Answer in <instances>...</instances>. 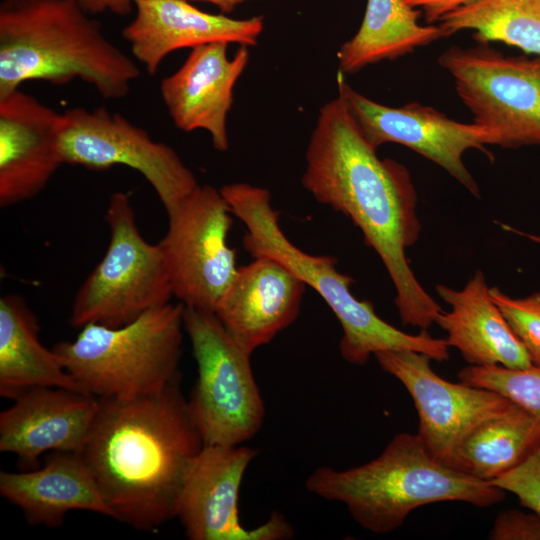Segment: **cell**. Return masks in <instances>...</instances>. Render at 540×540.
Masks as SVG:
<instances>
[{
  "mask_svg": "<svg viewBox=\"0 0 540 540\" xmlns=\"http://www.w3.org/2000/svg\"><path fill=\"white\" fill-rule=\"evenodd\" d=\"M438 63L453 78L473 122L489 130L493 145L540 146V56H507L480 43L452 46Z\"/></svg>",
  "mask_w": 540,
  "mask_h": 540,
  "instance_id": "9",
  "label": "cell"
},
{
  "mask_svg": "<svg viewBox=\"0 0 540 540\" xmlns=\"http://www.w3.org/2000/svg\"><path fill=\"white\" fill-rule=\"evenodd\" d=\"M13 401L0 413V451L26 470L39 467L45 452L78 453L100 406L92 395L58 387L33 388Z\"/></svg>",
  "mask_w": 540,
  "mask_h": 540,
  "instance_id": "16",
  "label": "cell"
},
{
  "mask_svg": "<svg viewBox=\"0 0 540 540\" xmlns=\"http://www.w3.org/2000/svg\"><path fill=\"white\" fill-rule=\"evenodd\" d=\"M338 95L323 105L306 150L303 187L348 217L383 262L403 325L427 330L441 306L424 290L406 257L421 225L408 169L381 159Z\"/></svg>",
  "mask_w": 540,
  "mask_h": 540,
  "instance_id": "1",
  "label": "cell"
},
{
  "mask_svg": "<svg viewBox=\"0 0 540 540\" xmlns=\"http://www.w3.org/2000/svg\"><path fill=\"white\" fill-rule=\"evenodd\" d=\"M135 59L110 41L75 0H2L0 96L28 81L89 84L108 100L128 95Z\"/></svg>",
  "mask_w": 540,
  "mask_h": 540,
  "instance_id": "3",
  "label": "cell"
},
{
  "mask_svg": "<svg viewBox=\"0 0 540 540\" xmlns=\"http://www.w3.org/2000/svg\"><path fill=\"white\" fill-rule=\"evenodd\" d=\"M435 289L451 308L440 312L435 323L446 331L448 346L455 347L470 365H500L512 369L533 365L492 300L482 271L478 270L462 290L441 284Z\"/></svg>",
  "mask_w": 540,
  "mask_h": 540,
  "instance_id": "21",
  "label": "cell"
},
{
  "mask_svg": "<svg viewBox=\"0 0 540 540\" xmlns=\"http://www.w3.org/2000/svg\"><path fill=\"white\" fill-rule=\"evenodd\" d=\"M253 258L238 268L214 312L250 353L296 320L306 290V284L277 260Z\"/></svg>",
  "mask_w": 540,
  "mask_h": 540,
  "instance_id": "19",
  "label": "cell"
},
{
  "mask_svg": "<svg viewBox=\"0 0 540 540\" xmlns=\"http://www.w3.org/2000/svg\"><path fill=\"white\" fill-rule=\"evenodd\" d=\"M259 450L241 445H203L191 461L176 517L190 540H284L294 536L285 517L274 512L260 526L241 524L238 501L245 472Z\"/></svg>",
  "mask_w": 540,
  "mask_h": 540,
  "instance_id": "12",
  "label": "cell"
},
{
  "mask_svg": "<svg viewBox=\"0 0 540 540\" xmlns=\"http://www.w3.org/2000/svg\"><path fill=\"white\" fill-rule=\"evenodd\" d=\"M374 356L382 370L398 379L410 394L419 418L417 435L444 464L474 428L513 405L497 392L443 379L432 369L427 354L388 350Z\"/></svg>",
  "mask_w": 540,
  "mask_h": 540,
  "instance_id": "14",
  "label": "cell"
},
{
  "mask_svg": "<svg viewBox=\"0 0 540 540\" xmlns=\"http://www.w3.org/2000/svg\"><path fill=\"white\" fill-rule=\"evenodd\" d=\"M488 482L514 494L522 506L540 515V446L519 465Z\"/></svg>",
  "mask_w": 540,
  "mask_h": 540,
  "instance_id": "28",
  "label": "cell"
},
{
  "mask_svg": "<svg viewBox=\"0 0 540 540\" xmlns=\"http://www.w3.org/2000/svg\"><path fill=\"white\" fill-rule=\"evenodd\" d=\"M439 26L447 37L474 30L478 43L503 42L540 56V0H475L445 15Z\"/></svg>",
  "mask_w": 540,
  "mask_h": 540,
  "instance_id": "25",
  "label": "cell"
},
{
  "mask_svg": "<svg viewBox=\"0 0 540 540\" xmlns=\"http://www.w3.org/2000/svg\"><path fill=\"white\" fill-rule=\"evenodd\" d=\"M99 402L78 454L114 519L155 532L176 517L187 469L204 445L181 379L155 395Z\"/></svg>",
  "mask_w": 540,
  "mask_h": 540,
  "instance_id": "2",
  "label": "cell"
},
{
  "mask_svg": "<svg viewBox=\"0 0 540 540\" xmlns=\"http://www.w3.org/2000/svg\"><path fill=\"white\" fill-rule=\"evenodd\" d=\"M134 9L122 37L132 57L150 75L178 49L217 42L255 46L264 28L262 16L234 19L204 12L187 0H136Z\"/></svg>",
  "mask_w": 540,
  "mask_h": 540,
  "instance_id": "17",
  "label": "cell"
},
{
  "mask_svg": "<svg viewBox=\"0 0 540 540\" xmlns=\"http://www.w3.org/2000/svg\"><path fill=\"white\" fill-rule=\"evenodd\" d=\"M184 333V305L170 302L119 327L86 324L74 340L52 350L85 393L133 400L181 379Z\"/></svg>",
  "mask_w": 540,
  "mask_h": 540,
  "instance_id": "6",
  "label": "cell"
},
{
  "mask_svg": "<svg viewBox=\"0 0 540 540\" xmlns=\"http://www.w3.org/2000/svg\"><path fill=\"white\" fill-rule=\"evenodd\" d=\"M525 235H526L527 237H529L530 239H532L533 241L540 243V237L532 236V235H527V234H525Z\"/></svg>",
  "mask_w": 540,
  "mask_h": 540,
  "instance_id": "33",
  "label": "cell"
},
{
  "mask_svg": "<svg viewBox=\"0 0 540 540\" xmlns=\"http://www.w3.org/2000/svg\"><path fill=\"white\" fill-rule=\"evenodd\" d=\"M540 446V418L513 403L474 428L446 465L489 481L513 469Z\"/></svg>",
  "mask_w": 540,
  "mask_h": 540,
  "instance_id": "24",
  "label": "cell"
},
{
  "mask_svg": "<svg viewBox=\"0 0 540 540\" xmlns=\"http://www.w3.org/2000/svg\"><path fill=\"white\" fill-rule=\"evenodd\" d=\"M88 14L97 15L109 12L126 16L134 9L136 0H75Z\"/></svg>",
  "mask_w": 540,
  "mask_h": 540,
  "instance_id": "31",
  "label": "cell"
},
{
  "mask_svg": "<svg viewBox=\"0 0 540 540\" xmlns=\"http://www.w3.org/2000/svg\"><path fill=\"white\" fill-rule=\"evenodd\" d=\"M220 192L246 227L244 248L253 257L277 260L327 303L342 328L339 350L345 361L364 365L372 355L388 350H413L438 362L449 359L445 339L434 338L427 330L405 333L379 317L370 301L357 299L350 290L353 278L338 271L335 258L311 255L295 246L280 227L267 189L238 182L223 185Z\"/></svg>",
  "mask_w": 540,
  "mask_h": 540,
  "instance_id": "5",
  "label": "cell"
},
{
  "mask_svg": "<svg viewBox=\"0 0 540 540\" xmlns=\"http://www.w3.org/2000/svg\"><path fill=\"white\" fill-rule=\"evenodd\" d=\"M502 511L495 519L488 538L492 540H540V515L532 510Z\"/></svg>",
  "mask_w": 540,
  "mask_h": 540,
  "instance_id": "29",
  "label": "cell"
},
{
  "mask_svg": "<svg viewBox=\"0 0 540 540\" xmlns=\"http://www.w3.org/2000/svg\"><path fill=\"white\" fill-rule=\"evenodd\" d=\"M58 149L63 164L134 169L151 185L166 212L199 186L172 147L105 107H72L60 113Z\"/></svg>",
  "mask_w": 540,
  "mask_h": 540,
  "instance_id": "10",
  "label": "cell"
},
{
  "mask_svg": "<svg viewBox=\"0 0 540 540\" xmlns=\"http://www.w3.org/2000/svg\"><path fill=\"white\" fill-rule=\"evenodd\" d=\"M60 113L14 90L0 96V206L37 196L63 165L58 149Z\"/></svg>",
  "mask_w": 540,
  "mask_h": 540,
  "instance_id": "18",
  "label": "cell"
},
{
  "mask_svg": "<svg viewBox=\"0 0 540 540\" xmlns=\"http://www.w3.org/2000/svg\"><path fill=\"white\" fill-rule=\"evenodd\" d=\"M306 489L343 503L354 521L376 534L400 528L416 508L448 501L496 505L505 491L462 473L431 455L417 434H396L373 460L345 470L316 468Z\"/></svg>",
  "mask_w": 540,
  "mask_h": 540,
  "instance_id": "4",
  "label": "cell"
},
{
  "mask_svg": "<svg viewBox=\"0 0 540 540\" xmlns=\"http://www.w3.org/2000/svg\"><path fill=\"white\" fill-rule=\"evenodd\" d=\"M105 221L110 230L106 252L73 300L70 323L76 328L89 323L119 327L174 296L159 246L139 232L127 193L112 194Z\"/></svg>",
  "mask_w": 540,
  "mask_h": 540,
  "instance_id": "8",
  "label": "cell"
},
{
  "mask_svg": "<svg viewBox=\"0 0 540 540\" xmlns=\"http://www.w3.org/2000/svg\"><path fill=\"white\" fill-rule=\"evenodd\" d=\"M232 210L220 189L199 185L167 212L168 230L157 243L173 295L186 307L215 312L238 268L228 243Z\"/></svg>",
  "mask_w": 540,
  "mask_h": 540,
  "instance_id": "11",
  "label": "cell"
},
{
  "mask_svg": "<svg viewBox=\"0 0 540 540\" xmlns=\"http://www.w3.org/2000/svg\"><path fill=\"white\" fill-rule=\"evenodd\" d=\"M338 95L374 147L385 143L404 145L442 167L474 196L480 197L479 187L466 168L463 155L477 149L493 159L485 148L493 145L488 129L475 122L455 121L417 102L401 107L380 104L353 89L341 73Z\"/></svg>",
  "mask_w": 540,
  "mask_h": 540,
  "instance_id": "13",
  "label": "cell"
},
{
  "mask_svg": "<svg viewBox=\"0 0 540 540\" xmlns=\"http://www.w3.org/2000/svg\"><path fill=\"white\" fill-rule=\"evenodd\" d=\"M407 5L424 12L426 21H440L450 12L466 6L475 0H403Z\"/></svg>",
  "mask_w": 540,
  "mask_h": 540,
  "instance_id": "30",
  "label": "cell"
},
{
  "mask_svg": "<svg viewBox=\"0 0 540 540\" xmlns=\"http://www.w3.org/2000/svg\"><path fill=\"white\" fill-rule=\"evenodd\" d=\"M0 493L31 525L55 528L73 510L114 519L90 469L78 453L55 451L42 467L0 472Z\"/></svg>",
  "mask_w": 540,
  "mask_h": 540,
  "instance_id": "20",
  "label": "cell"
},
{
  "mask_svg": "<svg viewBox=\"0 0 540 540\" xmlns=\"http://www.w3.org/2000/svg\"><path fill=\"white\" fill-rule=\"evenodd\" d=\"M191 1V0H187ZM192 1H205L215 5L222 14H227L232 12L236 6L239 4L248 1V0H192Z\"/></svg>",
  "mask_w": 540,
  "mask_h": 540,
  "instance_id": "32",
  "label": "cell"
},
{
  "mask_svg": "<svg viewBox=\"0 0 540 540\" xmlns=\"http://www.w3.org/2000/svg\"><path fill=\"white\" fill-rule=\"evenodd\" d=\"M38 387L85 393L55 352L41 343L37 317L26 301L18 294L3 295L0 298V395L14 400Z\"/></svg>",
  "mask_w": 540,
  "mask_h": 540,
  "instance_id": "22",
  "label": "cell"
},
{
  "mask_svg": "<svg viewBox=\"0 0 540 540\" xmlns=\"http://www.w3.org/2000/svg\"><path fill=\"white\" fill-rule=\"evenodd\" d=\"M420 14L403 0H367L359 30L337 52L339 73H356L447 37L439 25H421Z\"/></svg>",
  "mask_w": 540,
  "mask_h": 540,
  "instance_id": "23",
  "label": "cell"
},
{
  "mask_svg": "<svg viewBox=\"0 0 540 540\" xmlns=\"http://www.w3.org/2000/svg\"><path fill=\"white\" fill-rule=\"evenodd\" d=\"M228 45L217 42L191 49L184 63L160 84L174 125L184 132L207 131L214 149L220 152L229 148L227 116L233 89L250 57L248 47L240 46L229 58Z\"/></svg>",
  "mask_w": 540,
  "mask_h": 540,
  "instance_id": "15",
  "label": "cell"
},
{
  "mask_svg": "<svg viewBox=\"0 0 540 540\" xmlns=\"http://www.w3.org/2000/svg\"><path fill=\"white\" fill-rule=\"evenodd\" d=\"M184 330L197 364L188 409L204 445H241L261 429L264 401L249 351L213 312L184 306Z\"/></svg>",
  "mask_w": 540,
  "mask_h": 540,
  "instance_id": "7",
  "label": "cell"
},
{
  "mask_svg": "<svg viewBox=\"0 0 540 540\" xmlns=\"http://www.w3.org/2000/svg\"><path fill=\"white\" fill-rule=\"evenodd\" d=\"M460 382L499 393L540 418V367L512 369L470 365L458 372Z\"/></svg>",
  "mask_w": 540,
  "mask_h": 540,
  "instance_id": "26",
  "label": "cell"
},
{
  "mask_svg": "<svg viewBox=\"0 0 540 540\" xmlns=\"http://www.w3.org/2000/svg\"><path fill=\"white\" fill-rule=\"evenodd\" d=\"M489 293L526 349L532 364L540 367V292L512 298L494 286Z\"/></svg>",
  "mask_w": 540,
  "mask_h": 540,
  "instance_id": "27",
  "label": "cell"
}]
</instances>
